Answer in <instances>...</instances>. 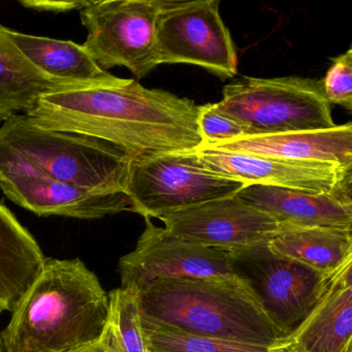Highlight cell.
Here are the masks:
<instances>
[{"mask_svg":"<svg viewBox=\"0 0 352 352\" xmlns=\"http://www.w3.org/2000/svg\"><path fill=\"white\" fill-rule=\"evenodd\" d=\"M199 107L189 98L123 79L114 86L46 94L26 116L42 129L104 140L135 160L199 148Z\"/></svg>","mask_w":352,"mask_h":352,"instance_id":"obj_1","label":"cell"},{"mask_svg":"<svg viewBox=\"0 0 352 352\" xmlns=\"http://www.w3.org/2000/svg\"><path fill=\"white\" fill-rule=\"evenodd\" d=\"M109 294L79 258H48L1 331L6 352H74L102 340Z\"/></svg>","mask_w":352,"mask_h":352,"instance_id":"obj_2","label":"cell"},{"mask_svg":"<svg viewBox=\"0 0 352 352\" xmlns=\"http://www.w3.org/2000/svg\"><path fill=\"white\" fill-rule=\"evenodd\" d=\"M137 292L142 322L258 345L284 338L239 279L164 278Z\"/></svg>","mask_w":352,"mask_h":352,"instance_id":"obj_3","label":"cell"},{"mask_svg":"<svg viewBox=\"0 0 352 352\" xmlns=\"http://www.w3.org/2000/svg\"><path fill=\"white\" fill-rule=\"evenodd\" d=\"M0 143L56 180L96 193L126 189L131 157L104 140L42 129L18 114L0 126Z\"/></svg>","mask_w":352,"mask_h":352,"instance_id":"obj_4","label":"cell"},{"mask_svg":"<svg viewBox=\"0 0 352 352\" xmlns=\"http://www.w3.org/2000/svg\"><path fill=\"white\" fill-rule=\"evenodd\" d=\"M214 110L248 135L323 131L337 126L322 83L300 77H243L224 86Z\"/></svg>","mask_w":352,"mask_h":352,"instance_id":"obj_5","label":"cell"},{"mask_svg":"<svg viewBox=\"0 0 352 352\" xmlns=\"http://www.w3.org/2000/svg\"><path fill=\"white\" fill-rule=\"evenodd\" d=\"M230 253L232 273L283 337L306 318L333 276L276 252L269 239Z\"/></svg>","mask_w":352,"mask_h":352,"instance_id":"obj_6","label":"cell"},{"mask_svg":"<svg viewBox=\"0 0 352 352\" xmlns=\"http://www.w3.org/2000/svg\"><path fill=\"white\" fill-rule=\"evenodd\" d=\"M246 184L204 168L192 151L131 160L125 193L131 212L158 218L170 212L232 197Z\"/></svg>","mask_w":352,"mask_h":352,"instance_id":"obj_7","label":"cell"},{"mask_svg":"<svg viewBox=\"0 0 352 352\" xmlns=\"http://www.w3.org/2000/svg\"><path fill=\"white\" fill-rule=\"evenodd\" d=\"M219 6V0H162L156 18V65L187 63L221 80L234 78L238 55Z\"/></svg>","mask_w":352,"mask_h":352,"instance_id":"obj_8","label":"cell"},{"mask_svg":"<svg viewBox=\"0 0 352 352\" xmlns=\"http://www.w3.org/2000/svg\"><path fill=\"white\" fill-rule=\"evenodd\" d=\"M162 0H100L81 10L88 36L82 46L100 69H129L145 78L155 63L156 18Z\"/></svg>","mask_w":352,"mask_h":352,"instance_id":"obj_9","label":"cell"},{"mask_svg":"<svg viewBox=\"0 0 352 352\" xmlns=\"http://www.w3.org/2000/svg\"><path fill=\"white\" fill-rule=\"evenodd\" d=\"M0 189L16 205L45 217L100 219L131 210L126 193H96L56 180L1 143Z\"/></svg>","mask_w":352,"mask_h":352,"instance_id":"obj_10","label":"cell"},{"mask_svg":"<svg viewBox=\"0 0 352 352\" xmlns=\"http://www.w3.org/2000/svg\"><path fill=\"white\" fill-rule=\"evenodd\" d=\"M146 228L135 250L119 259L121 287L140 292L164 278L238 279L230 269V253L188 242L145 218Z\"/></svg>","mask_w":352,"mask_h":352,"instance_id":"obj_11","label":"cell"},{"mask_svg":"<svg viewBox=\"0 0 352 352\" xmlns=\"http://www.w3.org/2000/svg\"><path fill=\"white\" fill-rule=\"evenodd\" d=\"M199 164L246 185L281 187L304 192L351 193L352 166L318 160H294L199 146Z\"/></svg>","mask_w":352,"mask_h":352,"instance_id":"obj_12","label":"cell"},{"mask_svg":"<svg viewBox=\"0 0 352 352\" xmlns=\"http://www.w3.org/2000/svg\"><path fill=\"white\" fill-rule=\"evenodd\" d=\"M164 228L188 242L232 250L271 238L279 224L238 197H222L164 214Z\"/></svg>","mask_w":352,"mask_h":352,"instance_id":"obj_13","label":"cell"},{"mask_svg":"<svg viewBox=\"0 0 352 352\" xmlns=\"http://www.w3.org/2000/svg\"><path fill=\"white\" fill-rule=\"evenodd\" d=\"M352 261L333 274L306 318L280 345L288 352H351Z\"/></svg>","mask_w":352,"mask_h":352,"instance_id":"obj_14","label":"cell"},{"mask_svg":"<svg viewBox=\"0 0 352 352\" xmlns=\"http://www.w3.org/2000/svg\"><path fill=\"white\" fill-rule=\"evenodd\" d=\"M238 197L279 226H327L352 230L351 193L304 192L281 187L246 185Z\"/></svg>","mask_w":352,"mask_h":352,"instance_id":"obj_15","label":"cell"},{"mask_svg":"<svg viewBox=\"0 0 352 352\" xmlns=\"http://www.w3.org/2000/svg\"><path fill=\"white\" fill-rule=\"evenodd\" d=\"M205 147L294 160H318L352 166V124L331 129L244 135Z\"/></svg>","mask_w":352,"mask_h":352,"instance_id":"obj_16","label":"cell"},{"mask_svg":"<svg viewBox=\"0 0 352 352\" xmlns=\"http://www.w3.org/2000/svg\"><path fill=\"white\" fill-rule=\"evenodd\" d=\"M86 88L92 87L43 73L6 36L0 24V125L14 115L28 114L46 94Z\"/></svg>","mask_w":352,"mask_h":352,"instance_id":"obj_17","label":"cell"},{"mask_svg":"<svg viewBox=\"0 0 352 352\" xmlns=\"http://www.w3.org/2000/svg\"><path fill=\"white\" fill-rule=\"evenodd\" d=\"M47 257L36 238L0 204V307L13 313Z\"/></svg>","mask_w":352,"mask_h":352,"instance_id":"obj_18","label":"cell"},{"mask_svg":"<svg viewBox=\"0 0 352 352\" xmlns=\"http://www.w3.org/2000/svg\"><path fill=\"white\" fill-rule=\"evenodd\" d=\"M5 34L40 71L56 79L88 87L114 86L123 79L100 69L81 45L72 41L30 36L5 28Z\"/></svg>","mask_w":352,"mask_h":352,"instance_id":"obj_19","label":"cell"},{"mask_svg":"<svg viewBox=\"0 0 352 352\" xmlns=\"http://www.w3.org/2000/svg\"><path fill=\"white\" fill-rule=\"evenodd\" d=\"M352 230L279 226L269 239L274 251L331 276L352 261Z\"/></svg>","mask_w":352,"mask_h":352,"instance_id":"obj_20","label":"cell"},{"mask_svg":"<svg viewBox=\"0 0 352 352\" xmlns=\"http://www.w3.org/2000/svg\"><path fill=\"white\" fill-rule=\"evenodd\" d=\"M149 352H288L279 341L273 345L199 337L166 325L142 322Z\"/></svg>","mask_w":352,"mask_h":352,"instance_id":"obj_21","label":"cell"},{"mask_svg":"<svg viewBox=\"0 0 352 352\" xmlns=\"http://www.w3.org/2000/svg\"><path fill=\"white\" fill-rule=\"evenodd\" d=\"M109 316L104 337L114 352H149L142 327L139 296L133 288L109 292Z\"/></svg>","mask_w":352,"mask_h":352,"instance_id":"obj_22","label":"cell"},{"mask_svg":"<svg viewBox=\"0 0 352 352\" xmlns=\"http://www.w3.org/2000/svg\"><path fill=\"white\" fill-rule=\"evenodd\" d=\"M322 83L323 94L329 104L352 110V49L333 59Z\"/></svg>","mask_w":352,"mask_h":352,"instance_id":"obj_23","label":"cell"},{"mask_svg":"<svg viewBox=\"0 0 352 352\" xmlns=\"http://www.w3.org/2000/svg\"><path fill=\"white\" fill-rule=\"evenodd\" d=\"M197 125L203 144L226 141L241 135H248L246 127L216 112L213 104L199 107Z\"/></svg>","mask_w":352,"mask_h":352,"instance_id":"obj_24","label":"cell"},{"mask_svg":"<svg viewBox=\"0 0 352 352\" xmlns=\"http://www.w3.org/2000/svg\"><path fill=\"white\" fill-rule=\"evenodd\" d=\"M90 1H63V0H19V3L28 9L51 13H67L75 10H83Z\"/></svg>","mask_w":352,"mask_h":352,"instance_id":"obj_25","label":"cell"},{"mask_svg":"<svg viewBox=\"0 0 352 352\" xmlns=\"http://www.w3.org/2000/svg\"><path fill=\"white\" fill-rule=\"evenodd\" d=\"M74 352H114L110 345L108 344L106 338L102 336V340L98 341V343L94 345L88 346V347L82 348V349L77 350Z\"/></svg>","mask_w":352,"mask_h":352,"instance_id":"obj_26","label":"cell"},{"mask_svg":"<svg viewBox=\"0 0 352 352\" xmlns=\"http://www.w3.org/2000/svg\"><path fill=\"white\" fill-rule=\"evenodd\" d=\"M3 307H0V316L3 314ZM1 329H0V352H6L5 347H3V335H1Z\"/></svg>","mask_w":352,"mask_h":352,"instance_id":"obj_27","label":"cell"}]
</instances>
